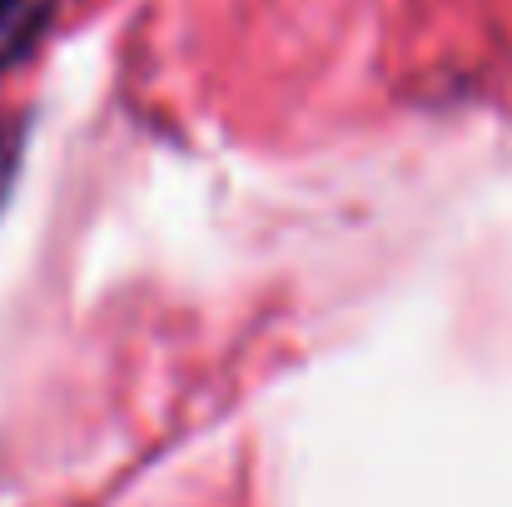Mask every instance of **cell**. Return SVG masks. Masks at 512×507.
Wrapping results in <instances>:
<instances>
[{"instance_id":"1","label":"cell","mask_w":512,"mask_h":507,"mask_svg":"<svg viewBox=\"0 0 512 507\" xmlns=\"http://www.w3.org/2000/svg\"><path fill=\"white\" fill-rule=\"evenodd\" d=\"M40 25H45V0H0V65L25 55Z\"/></svg>"},{"instance_id":"2","label":"cell","mask_w":512,"mask_h":507,"mask_svg":"<svg viewBox=\"0 0 512 507\" xmlns=\"http://www.w3.org/2000/svg\"><path fill=\"white\" fill-rule=\"evenodd\" d=\"M20 145H25V125L0 130V204H5L10 179H15V169H20Z\"/></svg>"}]
</instances>
